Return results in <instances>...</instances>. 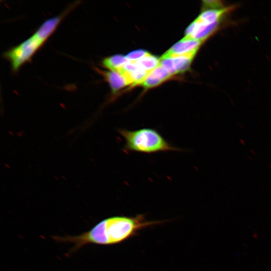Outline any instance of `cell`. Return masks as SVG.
<instances>
[{
    "label": "cell",
    "mask_w": 271,
    "mask_h": 271,
    "mask_svg": "<svg viewBox=\"0 0 271 271\" xmlns=\"http://www.w3.org/2000/svg\"><path fill=\"white\" fill-rule=\"evenodd\" d=\"M197 52L181 55L162 56L160 59V65L166 69L172 75L184 72L189 68Z\"/></svg>",
    "instance_id": "4"
},
{
    "label": "cell",
    "mask_w": 271,
    "mask_h": 271,
    "mask_svg": "<svg viewBox=\"0 0 271 271\" xmlns=\"http://www.w3.org/2000/svg\"><path fill=\"white\" fill-rule=\"evenodd\" d=\"M118 131L125 141V153L136 152L150 154L181 151L171 146L157 131L151 128L135 130L120 128Z\"/></svg>",
    "instance_id": "3"
},
{
    "label": "cell",
    "mask_w": 271,
    "mask_h": 271,
    "mask_svg": "<svg viewBox=\"0 0 271 271\" xmlns=\"http://www.w3.org/2000/svg\"><path fill=\"white\" fill-rule=\"evenodd\" d=\"M94 68L97 72L104 77L113 93H116L121 88L128 85L124 77L117 71H102L98 68Z\"/></svg>",
    "instance_id": "6"
},
{
    "label": "cell",
    "mask_w": 271,
    "mask_h": 271,
    "mask_svg": "<svg viewBox=\"0 0 271 271\" xmlns=\"http://www.w3.org/2000/svg\"><path fill=\"white\" fill-rule=\"evenodd\" d=\"M157 222L147 221L142 215L135 217L112 216L104 219L88 231L74 236H53L60 243H71L73 246L69 251L72 253L89 244L113 245L132 236L141 228Z\"/></svg>",
    "instance_id": "1"
},
{
    "label": "cell",
    "mask_w": 271,
    "mask_h": 271,
    "mask_svg": "<svg viewBox=\"0 0 271 271\" xmlns=\"http://www.w3.org/2000/svg\"><path fill=\"white\" fill-rule=\"evenodd\" d=\"M136 63L142 68L151 72L160 65V59L149 53Z\"/></svg>",
    "instance_id": "9"
},
{
    "label": "cell",
    "mask_w": 271,
    "mask_h": 271,
    "mask_svg": "<svg viewBox=\"0 0 271 271\" xmlns=\"http://www.w3.org/2000/svg\"><path fill=\"white\" fill-rule=\"evenodd\" d=\"M77 5V2H75L61 14L48 19L28 39L4 53V57L9 62L13 72H17L31 60L55 32L64 18Z\"/></svg>",
    "instance_id": "2"
},
{
    "label": "cell",
    "mask_w": 271,
    "mask_h": 271,
    "mask_svg": "<svg viewBox=\"0 0 271 271\" xmlns=\"http://www.w3.org/2000/svg\"><path fill=\"white\" fill-rule=\"evenodd\" d=\"M149 54L144 50H137L128 54L126 57L129 62H136Z\"/></svg>",
    "instance_id": "10"
},
{
    "label": "cell",
    "mask_w": 271,
    "mask_h": 271,
    "mask_svg": "<svg viewBox=\"0 0 271 271\" xmlns=\"http://www.w3.org/2000/svg\"><path fill=\"white\" fill-rule=\"evenodd\" d=\"M172 76L166 69L159 65L150 72L142 85L146 88H151L159 85Z\"/></svg>",
    "instance_id": "7"
},
{
    "label": "cell",
    "mask_w": 271,
    "mask_h": 271,
    "mask_svg": "<svg viewBox=\"0 0 271 271\" xmlns=\"http://www.w3.org/2000/svg\"><path fill=\"white\" fill-rule=\"evenodd\" d=\"M202 43L195 39L184 38L174 44L163 56L181 55L197 52Z\"/></svg>",
    "instance_id": "5"
},
{
    "label": "cell",
    "mask_w": 271,
    "mask_h": 271,
    "mask_svg": "<svg viewBox=\"0 0 271 271\" xmlns=\"http://www.w3.org/2000/svg\"><path fill=\"white\" fill-rule=\"evenodd\" d=\"M128 62L126 56L117 54L104 58L102 61V65L110 71L118 72Z\"/></svg>",
    "instance_id": "8"
}]
</instances>
